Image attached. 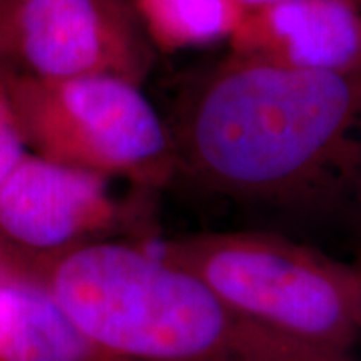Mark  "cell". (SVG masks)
<instances>
[{"label":"cell","mask_w":361,"mask_h":361,"mask_svg":"<svg viewBox=\"0 0 361 361\" xmlns=\"http://www.w3.org/2000/svg\"><path fill=\"white\" fill-rule=\"evenodd\" d=\"M235 2H239L243 8H259V6H269V4H279V2H289V0H235ZM349 4H353V6H357L361 8V0H345Z\"/></svg>","instance_id":"12"},{"label":"cell","mask_w":361,"mask_h":361,"mask_svg":"<svg viewBox=\"0 0 361 361\" xmlns=\"http://www.w3.org/2000/svg\"><path fill=\"white\" fill-rule=\"evenodd\" d=\"M11 90L35 155L127 179L145 193L169 191L171 133L139 85L116 77L40 80L11 71Z\"/></svg>","instance_id":"4"},{"label":"cell","mask_w":361,"mask_h":361,"mask_svg":"<svg viewBox=\"0 0 361 361\" xmlns=\"http://www.w3.org/2000/svg\"><path fill=\"white\" fill-rule=\"evenodd\" d=\"M155 54L133 0H0V63L16 75L141 87Z\"/></svg>","instance_id":"5"},{"label":"cell","mask_w":361,"mask_h":361,"mask_svg":"<svg viewBox=\"0 0 361 361\" xmlns=\"http://www.w3.org/2000/svg\"><path fill=\"white\" fill-rule=\"evenodd\" d=\"M139 207L118 201L111 179L28 153L0 185L2 265L68 249L137 241Z\"/></svg>","instance_id":"6"},{"label":"cell","mask_w":361,"mask_h":361,"mask_svg":"<svg viewBox=\"0 0 361 361\" xmlns=\"http://www.w3.org/2000/svg\"><path fill=\"white\" fill-rule=\"evenodd\" d=\"M11 269L39 281L78 327L129 360L360 361L253 322L141 241H99Z\"/></svg>","instance_id":"2"},{"label":"cell","mask_w":361,"mask_h":361,"mask_svg":"<svg viewBox=\"0 0 361 361\" xmlns=\"http://www.w3.org/2000/svg\"><path fill=\"white\" fill-rule=\"evenodd\" d=\"M157 52L229 42L247 8L235 0H133Z\"/></svg>","instance_id":"9"},{"label":"cell","mask_w":361,"mask_h":361,"mask_svg":"<svg viewBox=\"0 0 361 361\" xmlns=\"http://www.w3.org/2000/svg\"><path fill=\"white\" fill-rule=\"evenodd\" d=\"M349 279H351V289H353V301H355V313H357V323L361 327V249L355 253V257L348 261Z\"/></svg>","instance_id":"11"},{"label":"cell","mask_w":361,"mask_h":361,"mask_svg":"<svg viewBox=\"0 0 361 361\" xmlns=\"http://www.w3.org/2000/svg\"><path fill=\"white\" fill-rule=\"evenodd\" d=\"M229 305L283 336L339 353L360 341L348 261L273 231L215 229L153 245Z\"/></svg>","instance_id":"3"},{"label":"cell","mask_w":361,"mask_h":361,"mask_svg":"<svg viewBox=\"0 0 361 361\" xmlns=\"http://www.w3.org/2000/svg\"><path fill=\"white\" fill-rule=\"evenodd\" d=\"M4 271H6L4 267H0V279H2V275H4Z\"/></svg>","instance_id":"13"},{"label":"cell","mask_w":361,"mask_h":361,"mask_svg":"<svg viewBox=\"0 0 361 361\" xmlns=\"http://www.w3.org/2000/svg\"><path fill=\"white\" fill-rule=\"evenodd\" d=\"M0 267H2V249H0Z\"/></svg>","instance_id":"14"},{"label":"cell","mask_w":361,"mask_h":361,"mask_svg":"<svg viewBox=\"0 0 361 361\" xmlns=\"http://www.w3.org/2000/svg\"><path fill=\"white\" fill-rule=\"evenodd\" d=\"M28 155L25 133L14 106L11 68L0 63V185Z\"/></svg>","instance_id":"10"},{"label":"cell","mask_w":361,"mask_h":361,"mask_svg":"<svg viewBox=\"0 0 361 361\" xmlns=\"http://www.w3.org/2000/svg\"><path fill=\"white\" fill-rule=\"evenodd\" d=\"M165 116L169 191L239 229L297 239L361 227V73H315L227 54L183 78Z\"/></svg>","instance_id":"1"},{"label":"cell","mask_w":361,"mask_h":361,"mask_svg":"<svg viewBox=\"0 0 361 361\" xmlns=\"http://www.w3.org/2000/svg\"><path fill=\"white\" fill-rule=\"evenodd\" d=\"M0 361H135L73 322L35 279L6 271L0 279Z\"/></svg>","instance_id":"8"},{"label":"cell","mask_w":361,"mask_h":361,"mask_svg":"<svg viewBox=\"0 0 361 361\" xmlns=\"http://www.w3.org/2000/svg\"><path fill=\"white\" fill-rule=\"evenodd\" d=\"M229 54L315 73H361V8L345 0H289L249 8Z\"/></svg>","instance_id":"7"}]
</instances>
